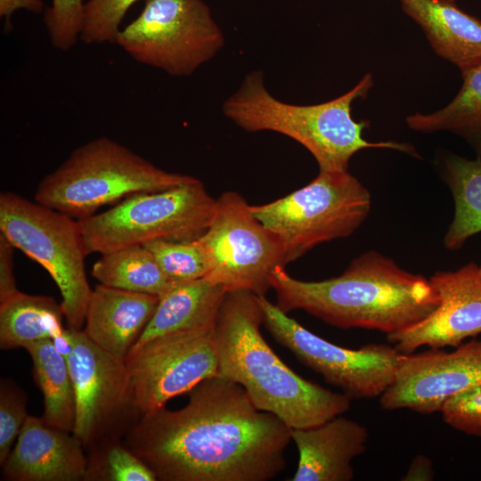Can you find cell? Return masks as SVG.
Returning <instances> with one entry per match:
<instances>
[{
    "label": "cell",
    "mask_w": 481,
    "mask_h": 481,
    "mask_svg": "<svg viewBox=\"0 0 481 481\" xmlns=\"http://www.w3.org/2000/svg\"><path fill=\"white\" fill-rule=\"evenodd\" d=\"M226 289L206 278L172 281L134 346L166 334L216 323Z\"/></svg>",
    "instance_id": "ffe728a7"
},
{
    "label": "cell",
    "mask_w": 481,
    "mask_h": 481,
    "mask_svg": "<svg viewBox=\"0 0 481 481\" xmlns=\"http://www.w3.org/2000/svg\"><path fill=\"white\" fill-rule=\"evenodd\" d=\"M42 0H0V16L4 18L7 26H12V16L18 10L40 13L44 10Z\"/></svg>",
    "instance_id": "d6a6232c"
},
{
    "label": "cell",
    "mask_w": 481,
    "mask_h": 481,
    "mask_svg": "<svg viewBox=\"0 0 481 481\" xmlns=\"http://www.w3.org/2000/svg\"><path fill=\"white\" fill-rule=\"evenodd\" d=\"M195 178L163 170L102 136L75 149L46 175L38 183L34 199L78 220L133 194L170 189Z\"/></svg>",
    "instance_id": "5b68a950"
},
{
    "label": "cell",
    "mask_w": 481,
    "mask_h": 481,
    "mask_svg": "<svg viewBox=\"0 0 481 481\" xmlns=\"http://www.w3.org/2000/svg\"><path fill=\"white\" fill-rule=\"evenodd\" d=\"M429 281L440 303L425 319L400 331L387 335L403 355L421 346L458 347L481 333V269L469 262L456 271H438Z\"/></svg>",
    "instance_id": "9a60e30c"
},
{
    "label": "cell",
    "mask_w": 481,
    "mask_h": 481,
    "mask_svg": "<svg viewBox=\"0 0 481 481\" xmlns=\"http://www.w3.org/2000/svg\"><path fill=\"white\" fill-rule=\"evenodd\" d=\"M72 435L29 415L2 464L4 477L12 481L86 480L87 455Z\"/></svg>",
    "instance_id": "2e32d148"
},
{
    "label": "cell",
    "mask_w": 481,
    "mask_h": 481,
    "mask_svg": "<svg viewBox=\"0 0 481 481\" xmlns=\"http://www.w3.org/2000/svg\"><path fill=\"white\" fill-rule=\"evenodd\" d=\"M33 361L34 377L44 395L42 419L48 425L72 433L76 419V393L66 357L52 339L24 347Z\"/></svg>",
    "instance_id": "603a6c76"
},
{
    "label": "cell",
    "mask_w": 481,
    "mask_h": 481,
    "mask_svg": "<svg viewBox=\"0 0 481 481\" xmlns=\"http://www.w3.org/2000/svg\"><path fill=\"white\" fill-rule=\"evenodd\" d=\"M445 1H448V2H451V3H456V0H445Z\"/></svg>",
    "instance_id": "e575fe53"
},
{
    "label": "cell",
    "mask_w": 481,
    "mask_h": 481,
    "mask_svg": "<svg viewBox=\"0 0 481 481\" xmlns=\"http://www.w3.org/2000/svg\"><path fill=\"white\" fill-rule=\"evenodd\" d=\"M249 206L232 191L216 199L211 223L199 238L210 264L205 278L226 291L246 290L265 296L272 289L273 272L286 265L284 252Z\"/></svg>",
    "instance_id": "8fae6325"
},
{
    "label": "cell",
    "mask_w": 481,
    "mask_h": 481,
    "mask_svg": "<svg viewBox=\"0 0 481 481\" xmlns=\"http://www.w3.org/2000/svg\"><path fill=\"white\" fill-rule=\"evenodd\" d=\"M159 301L158 296L100 283L92 291L83 331L101 349L125 361Z\"/></svg>",
    "instance_id": "ac0fdd59"
},
{
    "label": "cell",
    "mask_w": 481,
    "mask_h": 481,
    "mask_svg": "<svg viewBox=\"0 0 481 481\" xmlns=\"http://www.w3.org/2000/svg\"><path fill=\"white\" fill-rule=\"evenodd\" d=\"M435 477L432 461L426 455H418L412 461L410 467L402 480L430 481Z\"/></svg>",
    "instance_id": "836d02e7"
},
{
    "label": "cell",
    "mask_w": 481,
    "mask_h": 481,
    "mask_svg": "<svg viewBox=\"0 0 481 481\" xmlns=\"http://www.w3.org/2000/svg\"><path fill=\"white\" fill-rule=\"evenodd\" d=\"M368 438L364 426L340 415L314 427L292 429L299 459L290 480L354 479L352 461L365 452Z\"/></svg>",
    "instance_id": "e0dca14e"
},
{
    "label": "cell",
    "mask_w": 481,
    "mask_h": 481,
    "mask_svg": "<svg viewBox=\"0 0 481 481\" xmlns=\"http://www.w3.org/2000/svg\"><path fill=\"white\" fill-rule=\"evenodd\" d=\"M249 208L280 241L287 265L319 244L353 234L370 214L371 196L349 171H319L289 195Z\"/></svg>",
    "instance_id": "8992f818"
},
{
    "label": "cell",
    "mask_w": 481,
    "mask_h": 481,
    "mask_svg": "<svg viewBox=\"0 0 481 481\" xmlns=\"http://www.w3.org/2000/svg\"><path fill=\"white\" fill-rule=\"evenodd\" d=\"M86 480L156 481L153 471L123 441H111L87 451Z\"/></svg>",
    "instance_id": "484cf974"
},
{
    "label": "cell",
    "mask_w": 481,
    "mask_h": 481,
    "mask_svg": "<svg viewBox=\"0 0 481 481\" xmlns=\"http://www.w3.org/2000/svg\"><path fill=\"white\" fill-rule=\"evenodd\" d=\"M481 387V340L461 344L452 352L429 348L401 355L394 383L380 395L384 410L440 412L452 396Z\"/></svg>",
    "instance_id": "5bb4252c"
},
{
    "label": "cell",
    "mask_w": 481,
    "mask_h": 481,
    "mask_svg": "<svg viewBox=\"0 0 481 481\" xmlns=\"http://www.w3.org/2000/svg\"><path fill=\"white\" fill-rule=\"evenodd\" d=\"M143 246L170 281L199 280L209 273V259L199 238L183 241L159 240Z\"/></svg>",
    "instance_id": "4316f807"
},
{
    "label": "cell",
    "mask_w": 481,
    "mask_h": 481,
    "mask_svg": "<svg viewBox=\"0 0 481 481\" xmlns=\"http://www.w3.org/2000/svg\"><path fill=\"white\" fill-rule=\"evenodd\" d=\"M216 201L197 178L133 194L104 212L78 219L86 252L104 254L159 240H196L208 228Z\"/></svg>",
    "instance_id": "52a82bcc"
},
{
    "label": "cell",
    "mask_w": 481,
    "mask_h": 481,
    "mask_svg": "<svg viewBox=\"0 0 481 481\" xmlns=\"http://www.w3.org/2000/svg\"><path fill=\"white\" fill-rule=\"evenodd\" d=\"M182 409L141 415L123 443L160 481H267L286 467L289 428L237 383L214 376Z\"/></svg>",
    "instance_id": "6da1fadb"
},
{
    "label": "cell",
    "mask_w": 481,
    "mask_h": 481,
    "mask_svg": "<svg viewBox=\"0 0 481 481\" xmlns=\"http://www.w3.org/2000/svg\"><path fill=\"white\" fill-rule=\"evenodd\" d=\"M138 0H88L80 39L86 44H116L120 23Z\"/></svg>",
    "instance_id": "83f0119b"
},
{
    "label": "cell",
    "mask_w": 481,
    "mask_h": 481,
    "mask_svg": "<svg viewBox=\"0 0 481 481\" xmlns=\"http://www.w3.org/2000/svg\"><path fill=\"white\" fill-rule=\"evenodd\" d=\"M256 295L227 291L215 324L218 376L239 384L260 411L292 429L320 425L349 410L351 399L306 380L289 368L264 338Z\"/></svg>",
    "instance_id": "3957f363"
},
{
    "label": "cell",
    "mask_w": 481,
    "mask_h": 481,
    "mask_svg": "<svg viewBox=\"0 0 481 481\" xmlns=\"http://www.w3.org/2000/svg\"><path fill=\"white\" fill-rule=\"evenodd\" d=\"M432 49L459 69L481 61V20L445 0H399Z\"/></svg>",
    "instance_id": "d6986e66"
},
{
    "label": "cell",
    "mask_w": 481,
    "mask_h": 481,
    "mask_svg": "<svg viewBox=\"0 0 481 481\" xmlns=\"http://www.w3.org/2000/svg\"><path fill=\"white\" fill-rule=\"evenodd\" d=\"M263 324L306 366L352 399L380 396L395 381L401 353L387 344L359 349L337 346L308 330L265 296H257Z\"/></svg>",
    "instance_id": "30bf717a"
},
{
    "label": "cell",
    "mask_w": 481,
    "mask_h": 481,
    "mask_svg": "<svg viewBox=\"0 0 481 481\" xmlns=\"http://www.w3.org/2000/svg\"><path fill=\"white\" fill-rule=\"evenodd\" d=\"M480 269H481V265H480Z\"/></svg>",
    "instance_id": "d590c367"
},
{
    "label": "cell",
    "mask_w": 481,
    "mask_h": 481,
    "mask_svg": "<svg viewBox=\"0 0 481 481\" xmlns=\"http://www.w3.org/2000/svg\"><path fill=\"white\" fill-rule=\"evenodd\" d=\"M83 0H51L44 14V22L52 45L61 51L73 47L83 29Z\"/></svg>",
    "instance_id": "f1b7e54d"
},
{
    "label": "cell",
    "mask_w": 481,
    "mask_h": 481,
    "mask_svg": "<svg viewBox=\"0 0 481 481\" xmlns=\"http://www.w3.org/2000/svg\"><path fill=\"white\" fill-rule=\"evenodd\" d=\"M440 412L452 428L481 437V387L451 397Z\"/></svg>",
    "instance_id": "4dcf8cb0"
},
{
    "label": "cell",
    "mask_w": 481,
    "mask_h": 481,
    "mask_svg": "<svg viewBox=\"0 0 481 481\" xmlns=\"http://www.w3.org/2000/svg\"><path fill=\"white\" fill-rule=\"evenodd\" d=\"M61 304L52 297L17 290L0 301V348L24 347L42 339L53 340L63 333Z\"/></svg>",
    "instance_id": "44dd1931"
},
{
    "label": "cell",
    "mask_w": 481,
    "mask_h": 481,
    "mask_svg": "<svg viewBox=\"0 0 481 481\" xmlns=\"http://www.w3.org/2000/svg\"><path fill=\"white\" fill-rule=\"evenodd\" d=\"M0 232L41 265L56 283L68 328L82 330L93 289L87 281V256L73 217L12 192L0 194Z\"/></svg>",
    "instance_id": "ba28073f"
},
{
    "label": "cell",
    "mask_w": 481,
    "mask_h": 481,
    "mask_svg": "<svg viewBox=\"0 0 481 481\" xmlns=\"http://www.w3.org/2000/svg\"><path fill=\"white\" fill-rule=\"evenodd\" d=\"M441 174L454 200V215L444 244L449 250H458L481 232V161L446 153Z\"/></svg>",
    "instance_id": "cb8c5ba5"
},
{
    "label": "cell",
    "mask_w": 481,
    "mask_h": 481,
    "mask_svg": "<svg viewBox=\"0 0 481 481\" xmlns=\"http://www.w3.org/2000/svg\"><path fill=\"white\" fill-rule=\"evenodd\" d=\"M215 324L166 334L132 347L125 363L141 415L165 407L173 397L218 375Z\"/></svg>",
    "instance_id": "4fadbf2b"
},
{
    "label": "cell",
    "mask_w": 481,
    "mask_h": 481,
    "mask_svg": "<svg viewBox=\"0 0 481 481\" xmlns=\"http://www.w3.org/2000/svg\"><path fill=\"white\" fill-rule=\"evenodd\" d=\"M12 243L0 232V301L18 290L13 274Z\"/></svg>",
    "instance_id": "1f68e13d"
},
{
    "label": "cell",
    "mask_w": 481,
    "mask_h": 481,
    "mask_svg": "<svg viewBox=\"0 0 481 481\" xmlns=\"http://www.w3.org/2000/svg\"><path fill=\"white\" fill-rule=\"evenodd\" d=\"M460 70L462 85L450 103L429 114L409 115L405 122L416 132L448 131L462 137L481 161V61Z\"/></svg>",
    "instance_id": "7402d4cb"
},
{
    "label": "cell",
    "mask_w": 481,
    "mask_h": 481,
    "mask_svg": "<svg viewBox=\"0 0 481 481\" xmlns=\"http://www.w3.org/2000/svg\"><path fill=\"white\" fill-rule=\"evenodd\" d=\"M69 330L71 348L66 359L76 393L72 435L88 451L120 441L141 414L135 404L125 361L101 349L83 330Z\"/></svg>",
    "instance_id": "7c38bea8"
},
{
    "label": "cell",
    "mask_w": 481,
    "mask_h": 481,
    "mask_svg": "<svg viewBox=\"0 0 481 481\" xmlns=\"http://www.w3.org/2000/svg\"><path fill=\"white\" fill-rule=\"evenodd\" d=\"M26 394L11 379L0 385V463L5 461L28 418Z\"/></svg>",
    "instance_id": "f546056e"
},
{
    "label": "cell",
    "mask_w": 481,
    "mask_h": 481,
    "mask_svg": "<svg viewBox=\"0 0 481 481\" xmlns=\"http://www.w3.org/2000/svg\"><path fill=\"white\" fill-rule=\"evenodd\" d=\"M276 305L285 313L304 310L340 329L375 330L387 335L428 317L440 298L429 279L369 250L338 276L319 281L293 278L283 266L270 278Z\"/></svg>",
    "instance_id": "7a4b0ae2"
},
{
    "label": "cell",
    "mask_w": 481,
    "mask_h": 481,
    "mask_svg": "<svg viewBox=\"0 0 481 481\" xmlns=\"http://www.w3.org/2000/svg\"><path fill=\"white\" fill-rule=\"evenodd\" d=\"M116 44L140 63L183 77L210 61L224 38L202 0H146Z\"/></svg>",
    "instance_id": "9c48e42d"
},
{
    "label": "cell",
    "mask_w": 481,
    "mask_h": 481,
    "mask_svg": "<svg viewBox=\"0 0 481 481\" xmlns=\"http://www.w3.org/2000/svg\"><path fill=\"white\" fill-rule=\"evenodd\" d=\"M372 86L373 78L368 73L333 100L295 105L273 97L265 86L263 72L256 70L246 75L240 88L225 100L223 113L245 131H273L297 141L314 157L319 171H348L353 155L369 148L391 149L420 158L410 143L363 138L369 122L353 118L352 104L366 98Z\"/></svg>",
    "instance_id": "277c9868"
},
{
    "label": "cell",
    "mask_w": 481,
    "mask_h": 481,
    "mask_svg": "<svg viewBox=\"0 0 481 481\" xmlns=\"http://www.w3.org/2000/svg\"><path fill=\"white\" fill-rule=\"evenodd\" d=\"M92 275L101 284L160 297L170 281L143 245H134L102 254Z\"/></svg>",
    "instance_id": "d4e9b609"
}]
</instances>
